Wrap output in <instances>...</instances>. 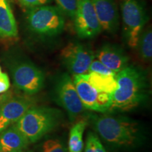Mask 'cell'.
I'll use <instances>...</instances> for the list:
<instances>
[{"mask_svg": "<svg viewBox=\"0 0 152 152\" xmlns=\"http://www.w3.org/2000/svg\"><path fill=\"white\" fill-rule=\"evenodd\" d=\"M61 60L73 75H85L90 72L91 63L95 54L88 45L79 42H69L62 49Z\"/></svg>", "mask_w": 152, "mask_h": 152, "instance_id": "cell-8", "label": "cell"}, {"mask_svg": "<svg viewBox=\"0 0 152 152\" xmlns=\"http://www.w3.org/2000/svg\"><path fill=\"white\" fill-rule=\"evenodd\" d=\"M83 75L88 83L99 92L112 94L117 89L115 75H104L94 72H90Z\"/></svg>", "mask_w": 152, "mask_h": 152, "instance_id": "cell-16", "label": "cell"}, {"mask_svg": "<svg viewBox=\"0 0 152 152\" xmlns=\"http://www.w3.org/2000/svg\"><path fill=\"white\" fill-rule=\"evenodd\" d=\"M95 57L116 73L127 67L130 61V57L124 49L115 44H104L98 49Z\"/></svg>", "mask_w": 152, "mask_h": 152, "instance_id": "cell-13", "label": "cell"}, {"mask_svg": "<svg viewBox=\"0 0 152 152\" xmlns=\"http://www.w3.org/2000/svg\"><path fill=\"white\" fill-rule=\"evenodd\" d=\"M90 72H94V73L104 74V75H116L115 72L113 71L112 70L106 67L105 65H104L98 59H94L92 61V62L91 63L90 66Z\"/></svg>", "mask_w": 152, "mask_h": 152, "instance_id": "cell-22", "label": "cell"}, {"mask_svg": "<svg viewBox=\"0 0 152 152\" xmlns=\"http://www.w3.org/2000/svg\"><path fill=\"white\" fill-rule=\"evenodd\" d=\"M73 20L76 33L81 39L94 38L102 30L91 0H77Z\"/></svg>", "mask_w": 152, "mask_h": 152, "instance_id": "cell-11", "label": "cell"}, {"mask_svg": "<svg viewBox=\"0 0 152 152\" xmlns=\"http://www.w3.org/2000/svg\"><path fill=\"white\" fill-rule=\"evenodd\" d=\"M65 15L58 7L44 5L26 9V27L30 33L40 39L59 36L65 28Z\"/></svg>", "mask_w": 152, "mask_h": 152, "instance_id": "cell-5", "label": "cell"}, {"mask_svg": "<svg viewBox=\"0 0 152 152\" xmlns=\"http://www.w3.org/2000/svg\"><path fill=\"white\" fill-rule=\"evenodd\" d=\"M40 152H68L64 144L59 140H47L42 144Z\"/></svg>", "mask_w": 152, "mask_h": 152, "instance_id": "cell-21", "label": "cell"}, {"mask_svg": "<svg viewBox=\"0 0 152 152\" xmlns=\"http://www.w3.org/2000/svg\"><path fill=\"white\" fill-rule=\"evenodd\" d=\"M10 87V80L9 75L6 73H0V94L4 93Z\"/></svg>", "mask_w": 152, "mask_h": 152, "instance_id": "cell-24", "label": "cell"}, {"mask_svg": "<svg viewBox=\"0 0 152 152\" xmlns=\"http://www.w3.org/2000/svg\"><path fill=\"white\" fill-rule=\"evenodd\" d=\"M121 9L125 40L129 47L135 48L149 19L145 7L140 0H123Z\"/></svg>", "mask_w": 152, "mask_h": 152, "instance_id": "cell-6", "label": "cell"}, {"mask_svg": "<svg viewBox=\"0 0 152 152\" xmlns=\"http://www.w3.org/2000/svg\"><path fill=\"white\" fill-rule=\"evenodd\" d=\"M16 152H33V151H30V150H28L27 149H26L21 150V151H16Z\"/></svg>", "mask_w": 152, "mask_h": 152, "instance_id": "cell-25", "label": "cell"}, {"mask_svg": "<svg viewBox=\"0 0 152 152\" xmlns=\"http://www.w3.org/2000/svg\"><path fill=\"white\" fill-rule=\"evenodd\" d=\"M30 142L14 124L0 133V152H16L27 149Z\"/></svg>", "mask_w": 152, "mask_h": 152, "instance_id": "cell-14", "label": "cell"}, {"mask_svg": "<svg viewBox=\"0 0 152 152\" xmlns=\"http://www.w3.org/2000/svg\"><path fill=\"white\" fill-rule=\"evenodd\" d=\"M102 29L111 34L118 31L120 16L115 0H91Z\"/></svg>", "mask_w": 152, "mask_h": 152, "instance_id": "cell-12", "label": "cell"}, {"mask_svg": "<svg viewBox=\"0 0 152 152\" xmlns=\"http://www.w3.org/2000/svg\"><path fill=\"white\" fill-rule=\"evenodd\" d=\"M18 36V26L9 0H0V37L11 39Z\"/></svg>", "mask_w": 152, "mask_h": 152, "instance_id": "cell-15", "label": "cell"}, {"mask_svg": "<svg viewBox=\"0 0 152 152\" xmlns=\"http://www.w3.org/2000/svg\"><path fill=\"white\" fill-rule=\"evenodd\" d=\"M88 120L95 132L113 147H132L143 137L141 125L130 118L102 113L92 114Z\"/></svg>", "mask_w": 152, "mask_h": 152, "instance_id": "cell-2", "label": "cell"}, {"mask_svg": "<svg viewBox=\"0 0 152 152\" xmlns=\"http://www.w3.org/2000/svg\"><path fill=\"white\" fill-rule=\"evenodd\" d=\"M85 152H107L94 132H89L87 136Z\"/></svg>", "mask_w": 152, "mask_h": 152, "instance_id": "cell-19", "label": "cell"}, {"mask_svg": "<svg viewBox=\"0 0 152 152\" xmlns=\"http://www.w3.org/2000/svg\"><path fill=\"white\" fill-rule=\"evenodd\" d=\"M35 105V101L30 95H5L0 104V133L17 122L20 117Z\"/></svg>", "mask_w": 152, "mask_h": 152, "instance_id": "cell-10", "label": "cell"}, {"mask_svg": "<svg viewBox=\"0 0 152 152\" xmlns=\"http://www.w3.org/2000/svg\"><path fill=\"white\" fill-rule=\"evenodd\" d=\"M21 7L26 9L40 6L48 5L52 2V0H18Z\"/></svg>", "mask_w": 152, "mask_h": 152, "instance_id": "cell-23", "label": "cell"}, {"mask_svg": "<svg viewBox=\"0 0 152 152\" xmlns=\"http://www.w3.org/2000/svg\"><path fill=\"white\" fill-rule=\"evenodd\" d=\"M1 59L9 69L14 86L24 94L34 95L43 88L45 77L43 71L17 49L4 52Z\"/></svg>", "mask_w": 152, "mask_h": 152, "instance_id": "cell-3", "label": "cell"}, {"mask_svg": "<svg viewBox=\"0 0 152 152\" xmlns=\"http://www.w3.org/2000/svg\"><path fill=\"white\" fill-rule=\"evenodd\" d=\"M136 47L141 58L144 61L151 60L152 56V32L151 28L143 30L139 37Z\"/></svg>", "mask_w": 152, "mask_h": 152, "instance_id": "cell-18", "label": "cell"}, {"mask_svg": "<svg viewBox=\"0 0 152 152\" xmlns=\"http://www.w3.org/2000/svg\"><path fill=\"white\" fill-rule=\"evenodd\" d=\"M73 81L85 109L100 113L110 112L111 94L99 92L83 75H74Z\"/></svg>", "mask_w": 152, "mask_h": 152, "instance_id": "cell-9", "label": "cell"}, {"mask_svg": "<svg viewBox=\"0 0 152 152\" xmlns=\"http://www.w3.org/2000/svg\"><path fill=\"white\" fill-rule=\"evenodd\" d=\"M62 118L63 113L60 110L48 106H33L14 125L30 143H35L57 128Z\"/></svg>", "mask_w": 152, "mask_h": 152, "instance_id": "cell-4", "label": "cell"}, {"mask_svg": "<svg viewBox=\"0 0 152 152\" xmlns=\"http://www.w3.org/2000/svg\"><path fill=\"white\" fill-rule=\"evenodd\" d=\"M115 78L118 87L111 94L110 111H132L149 99V80L141 68L128 65L116 73Z\"/></svg>", "mask_w": 152, "mask_h": 152, "instance_id": "cell-1", "label": "cell"}, {"mask_svg": "<svg viewBox=\"0 0 152 152\" xmlns=\"http://www.w3.org/2000/svg\"><path fill=\"white\" fill-rule=\"evenodd\" d=\"M87 125L86 119L75 123L71 128L68 142V152H83L84 148L83 133Z\"/></svg>", "mask_w": 152, "mask_h": 152, "instance_id": "cell-17", "label": "cell"}, {"mask_svg": "<svg viewBox=\"0 0 152 152\" xmlns=\"http://www.w3.org/2000/svg\"><path fill=\"white\" fill-rule=\"evenodd\" d=\"M53 99L66 111L71 122L80 116L85 110L73 79L68 73H64L57 76L53 88Z\"/></svg>", "mask_w": 152, "mask_h": 152, "instance_id": "cell-7", "label": "cell"}, {"mask_svg": "<svg viewBox=\"0 0 152 152\" xmlns=\"http://www.w3.org/2000/svg\"><path fill=\"white\" fill-rule=\"evenodd\" d=\"M64 15L73 20L77 6V0H54Z\"/></svg>", "mask_w": 152, "mask_h": 152, "instance_id": "cell-20", "label": "cell"}, {"mask_svg": "<svg viewBox=\"0 0 152 152\" xmlns=\"http://www.w3.org/2000/svg\"><path fill=\"white\" fill-rule=\"evenodd\" d=\"M1 73V66H0V73Z\"/></svg>", "mask_w": 152, "mask_h": 152, "instance_id": "cell-26", "label": "cell"}]
</instances>
